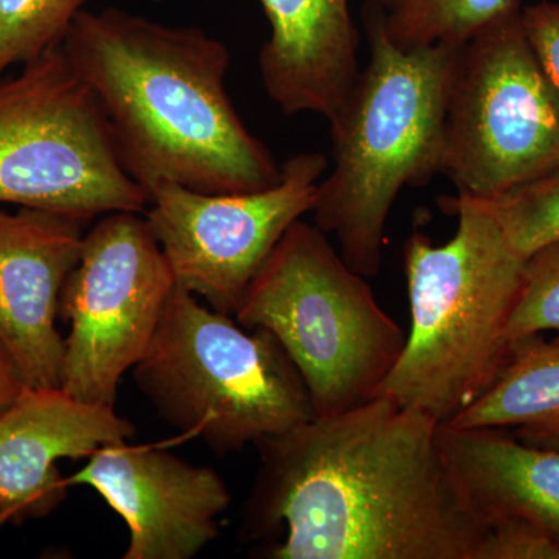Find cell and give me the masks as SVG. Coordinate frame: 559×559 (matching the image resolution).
Masks as SVG:
<instances>
[{
	"mask_svg": "<svg viewBox=\"0 0 559 559\" xmlns=\"http://www.w3.org/2000/svg\"><path fill=\"white\" fill-rule=\"evenodd\" d=\"M94 488L130 528L123 559H191L219 535L230 506L226 481L153 447L108 444L66 479Z\"/></svg>",
	"mask_w": 559,
	"mask_h": 559,
	"instance_id": "8fae6325",
	"label": "cell"
},
{
	"mask_svg": "<svg viewBox=\"0 0 559 559\" xmlns=\"http://www.w3.org/2000/svg\"><path fill=\"white\" fill-rule=\"evenodd\" d=\"M326 171L329 159L308 151L289 157L266 190L202 193L160 183L143 215L180 288L234 318L283 235L314 209Z\"/></svg>",
	"mask_w": 559,
	"mask_h": 559,
	"instance_id": "30bf717a",
	"label": "cell"
},
{
	"mask_svg": "<svg viewBox=\"0 0 559 559\" xmlns=\"http://www.w3.org/2000/svg\"><path fill=\"white\" fill-rule=\"evenodd\" d=\"M452 480L481 521L522 518L559 535V451L532 447L503 429L439 426Z\"/></svg>",
	"mask_w": 559,
	"mask_h": 559,
	"instance_id": "9a60e30c",
	"label": "cell"
},
{
	"mask_svg": "<svg viewBox=\"0 0 559 559\" xmlns=\"http://www.w3.org/2000/svg\"><path fill=\"white\" fill-rule=\"evenodd\" d=\"M369 61L329 120L333 168L312 216L362 277L381 270L390 210L404 187L441 175L443 124L459 47L401 50L364 13Z\"/></svg>",
	"mask_w": 559,
	"mask_h": 559,
	"instance_id": "277c9868",
	"label": "cell"
},
{
	"mask_svg": "<svg viewBox=\"0 0 559 559\" xmlns=\"http://www.w3.org/2000/svg\"><path fill=\"white\" fill-rule=\"evenodd\" d=\"M522 24L540 64L559 90V2L522 7Z\"/></svg>",
	"mask_w": 559,
	"mask_h": 559,
	"instance_id": "7402d4cb",
	"label": "cell"
},
{
	"mask_svg": "<svg viewBox=\"0 0 559 559\" xmlns=\"http://www.w3.org/2000/svg\"><path fill=\"white\" fill-rule=\"evenodd\" d=\"M157 415L218 455L316 418L310 390L266 330H248L176 285L132 369Z\"/></svg>",
	"mask_w": 559,
	"mask_h": 559,
	"instance_id": "8992f818",
	"label": "cell"
},
{
	"mask_svg": "<svg viewBox=\"0 0 559 559\" xmlns=\"http://www.w3.org/2000/svg\"><path fill=\"white\" fill-rule=\"evenodd\" d=\"M176 285L143 213L100 216L61 293L69 334L60 389L83 403L114 406L121 378L148 349Z\"/></svg>",
	"mask_w": 559,
	"mask_h": 559,
	"instance_id": "9c48e42d",
	"label": "cell"
},
{
	"mask_svg": "<svg viewBox=\"0 0 559 559\" xmlns=\"http://www.w3.org/2000/svg\"><path fill=\"white\" fill-rule=\"evenodd\" d=\"M522 7L462 44L452 66L441 175L477 200L559 168V90L530 44Z\"/></svg>",
	"mask_w": 559,
	"mask_h": 559,
	"instance_id": "ba28073f",
	"label": "cell"
},
{
	"mask_svg": "<svg viewBox=\"0 0 559 559\" xmlns=\"http://www.w3.org/2000/svg\"><path fill=\"white\" fill-rule=\"evenodd\" d=\"M271 35L259 53L261 83L285 116L330 120L359 76V35L349 0H259Z\"/></svg>",
	"mask_w": 559,
	"mask_h": 559,
	"instance_id": "5bb4252c",
	"label": "cell"
},
{
	"mask_svg": "<svg viewBox=\"0 0 559 559\" xmlns=\"http://www.w3.org/2000/svg\"><path fill=\"white\" fill-rule=\"evenodd\" d=\"M90 221L0 205V344L31 389H60L64 340L57 329L62 288Z\"/></svg>",
	"mask_w": 559,
	"mask_h": 559,
	"instance_id": "7c38bea8",
	"label": "cell"
},
{
	"mask_svg": "<svg viewBox=\"0 0 559 559\" xmlns=\"http://www.w3.org/2000/svg\"><path fill=\"white\" fill-rule=\"evenodd\" d=\"M234 319L266 330L296 364L316 417L380 396L406 334L316 224L297 221L246 289Z\"/></svg>",
	"mask_w": 559,
	"mask_h": 559,
	"instance_id": "5b68a950",
	"label": "cell"
},
{
	"mask_svg": "<svg viewBox=\"0 0 559 559\" xmlns=\"http://www.w3.org/2000/svg\"><path fill=\"white\" fill-rule=\"evenodd\" d=\"M134 433L114 406L83 403L61 389L25 388L0 414V528L60 506L70 487L58 462L87 459Z\"/></svg>",
	"mask_w": 559,
	"mask_h": 559,
	"instance_id": "4fadbf2b",
	"label": "cell"
},
{
	"mask_svg": "<svg viewBox=\"0 0 559 559\" xmlns=\"http://www.w3.org/2000/svg\"><path fill=\"white\" fill-rule=\"evenodd\" d=\"M521 0H367L364 13L401 50L459 47Z\"/></svg>",
	"mask_w": 559,
	"mask_h": 559,
	"instance_id": "e0dca14e",
	"label": "cell"
},
{
	"mask_svg": "<svg viewBox=\"0 0 559 559\" xmlns=\"http://www.w3.org/2000/svg\"><path fill=\"white\" fill-rule=\"evenodd\" d=\"M25 385L16 364L11 359L10 353L0 344V414L9 409L17 396L24 392Z\"/></svg>",
	"mask_w": 559,
	"mask_h": 559,
	"instance_id": "603a6c76",
	"label": "cell"
},
{
	"mask_svg": "<svg viewBox=\"0 0 559 559\" xmlns=\"http://www.w3.org/2000/svg\"><path fill=\"white\" fill-rule=\"evenodd\" d=\"M447 425L513 428L524 443L559 451V344L540 334L514 342L499 380Z\"/></svg>",
	"mask_w": 559,
	"mask_h": 559,
	"instance_id": "2e32d148",
	"label": "cell"
},
{
	"mask_svg": "<svg viewBox=\"0 0 559 559\" xmlns=\"http://www.w3.org/2000/svg\"><path fill=\"white\" fill-rule=\"evenodd\" d=\"M90 0H0V79L64 40Z\"/></svg>",
	"mask_w": 559,
	"mask_h": 559,
	"instance_id": "ac0fdd59",
	"label": "cell"
},
{
	"mask_svg": "<svg viewBox=\"0 0 559 559\" xmlns=\"http://www.w3.org/2000/svg\"><path fill=\"white\" fill-rule=\"evenodd\" d=\"M546 331L554 333L551 341L559 344V242L536 250L525 260L524 283L510 319L509 337L514 344Z\"/></svg>",
	"mask_w": 559,
	"mask_h": 559,
	"instance_id": "ffe728a7",
	"label": "cell"
},
{
	"mask_svg": "<svg viewBox=\"0 0 559 559\" xmlns=\"http://www.w3.org/2000/svg\"><path fill=\"white\" fill-rule=\"evenodd\" d=\"M7 204L87 221L148 207L61 46L0 79V205Z\"/></svg>",
	"mask_w": 559,
	"mask_h": 559,
	"instance_id": "52a82bcc",
	"label": "cell"
},
{
	"mask_svg": "<svg viewBox=\"0 0 559 559\" xmlns=\"http://www.w3.org/2000/svg\"><path fill=\"white\" fill-rule=\"evenodd\" d=\"M61 49L100 106L121 167L146 197L160 183L242 193L282 178V165L227 92L223 40L120 9L84 10Z\"/></svg>",
	"mask_w": 559,
	"mask_h": 559,
	"instance_id": "7a4b0ae2",
	"label": "cell"
},
{
	"mask_svg": "<svg viewBox=\"0 0 559 559\" xmlns=\"http://www.w3.org/2000/svg\"><path fill=\"white\" fill-rule=\"evenodd\" d=\"M476 559H559V535L522 518H500L489 522Z\"/></svg>",
	"mask_w": 559,
	"mask_h": 559,
	"instance_id": "44dd1931",
	"label": "cell"
},
{
	"mask_svg": "<svg viewBox=\"0 0 559 559\" xmlns=\"http://www.w3.org/2000/svg\"><path fill=\"white\" fill-rule=\"evenodd\" d=\"M480 201L522 259L559 242V168L492 200Z\"/></svg>",
	"mask_w": 559,
	"mask_h": 559,
	"instance_id": "d6986e66",
	"label": "cell"
},
{
	"mask_svg": "<svg viewBox=\"0 0 559 559\" xmlns=\"http://www.w3.org/2000/svg\"><path fill=\"white\" fill-rule=\"evenodd\" d=\"M440 205L457 216V230L440 246L414 231L404 246L411 333L380 396L447 425L485 395L510 362L509 325L525 259L484 201L457 193Z\"/></svg>",
	"mask_w": 559,
	"mask_h": 559,
	"instance_id": "3957f363",
	"label": "cell"
},
{
	"mask_svg": "<svg viewBox=\"0 0 559 559\" xmlns=\"http://www.w3.org/2000/svg\"><path fill=\"white\" fill-rule=\"evenodd\" d=\"M439 423L377 399L255 444L249 538L272 559H476L488 524L444 465Z\"/></svg>",
	"mask_w": 559,
	"mask_h": 559,
	"instance_id": "6da1fadb",
	"label": "cell"
}]
</instances>
